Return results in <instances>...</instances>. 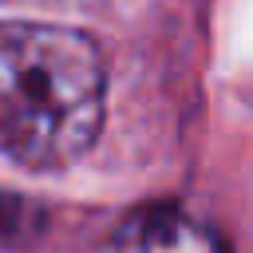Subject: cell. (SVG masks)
<instances>
[{
    "label": "cell",
    "instance_id": "1",
    "mask_svg": "<svg viewBox=\"0 0 253 253\" xmlns=\"http://www.w3.org/2000/svg\"><path fill=\"white\" fill-rule=\"evenodd\" d=\"M107 111V63L91 36L0 20V162L51 174L87 154Z\"/></svg>",
    "mask_w": 253,
    "mask_h": 253
},
{
    "label": "cell",
    "instance_id": "2",
    "mask_svg": "<svg viewBox=\"0 0 253 253\" xmlns=\"http://www.w3.org/2000/svg\"><path fill=\"white\" fill-rule=\"evenodd\" d=\"M103 253H225V241L178 206H150L130 213Z\"/></svg>",
    "mask_w": 253,
    "mask_h": 253
},
{
    "label": "cell",
    "instance_id": "3",
    "mask_svg": "<svg viewBox=\"0 0 253 253\" xmlns=\"http://www.w3.org/2000/svg\"><path fill=\"white\" fill-rule=\"evenodd\" d=\"M16 213H20V202L8 198V194H0V229H8L16 221Z\"/></svg>",
    "mask_w": 253,
    "mask_h": 253
}]
</instances>
